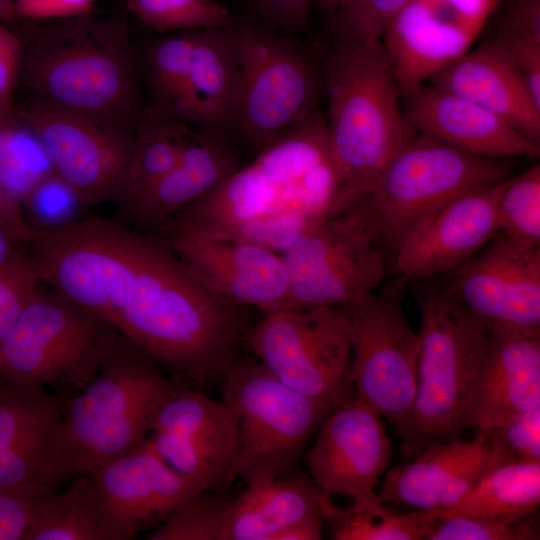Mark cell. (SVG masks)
<instances>
[{
  "mask_svg": "<svg viewBox=\"0 0 540 540\" xmlns=\"http://www.w3.org/2000/svg\"><path fill=\"white\" fill-rule=\"evenodd\" d=\"M237 86L232 26L196 30L186 80L169 117L230 135Z\"/></svg>",
  "mask_w": 540,
  "mask_h": 540,
  "instance_id": "f1b7e54d",
  "label": "cell"
},
{
  "mask_svg": "<svg viewBox=\"0 0 540 540\" xmlns=\"http://www.w3.org/2000/svg\"><path fill=\"white\" fill-rule=\"evenodd\" d=\"M25 540H110L88 473L62 493L52 491L40 500Z\"/></svg>",
  "mask_w": 540,
  "mask_h": 540,
  "instance_id": "1f68e13d",
  "label": "cell"
},
{
  "mask_svg": "<svg viewBox=\"0 0 540 540\" xmlns=\"http://www.w3.org/2000/svg\"><path fill=\"white\" fill-rule=\"evenodd\" d=\"M0 20L5 23L17 21L14 0H0Z\"/></svg>",
  "mask_w": 540,
  "mask_h": 540,
  "instance_id": "f907efd6",
  "label": "cell"
},
{
  "mask_svg": "<svg viewBox=\"0 0 540 540\" xmlns=\"http://www.w3.org/2000/svg\"><path fill=\"white\" fill-rule=\"evenodd\" d=\"M97 0H14L17 20L42 21L93 13Z\"/></svg>",
  "mask_w": 540,
  "mask_h": 540,
  "instance_id": "7dc6e473",
  "label": "cell"
},
{
  "mask_svg": "<svg viewBox=\"0 0 540 540\" xmlns=\"http://www.w3.org/2000/svg\"><path fill=\"white\" fill-rule=\"evenodd\" d=\"M403 109L413 132L491 159L537 158L540 143L484 107L422 83L403 92Z\"/></svg>",
  "mask_w": 540,
  "mask_h": 540,
  "instance_id": "7402d4cb",
  "label": "cell"
},
{
  "mask_svg": "<svg viewBox=\"0 0 540 540\" xmlns=\"http://www.w3.org/2000/svg\"><path fill=\"white\" fill-rule=\"evenodd\" d=\"M503 182L461 195L415 230L394 253L397 276L424 281L457 269L477 254L499 233Z\"/></svg>",
  "mask_w": 540,
  "mask_h": 540,
  "instance_id": "44dd1931",
  "label": "cell"
},
{
  "mask_svg": "<svg viewBox=\"0 0 540 540\" xmlns=\"http://www.w3.org/2000/svg\"><path fill=\"white\" fill-rule=\"evenodd\" d=\"M20 202L0 183V237L18 243H30L39 230L25 218Z\"/></svg>",
  "mask_w": 540,
  "mask_h": 540,
  "instance_id": "c3c4849f",
  "label": "cell"
},
{
  "mask_svg": "<svg viewBox=\"0 0 540 540\" xmlns=\"http://www.w3.org/2000/svg\"><path fill=\"white\" fill-rule=\"evenodd\" d=\"M320 5L326 9L333 10L342 0H318Z\"/></svg>",
  "mask_w": 540,
  "mask_h": 540,
  "instance_id": "816d5d0a",
  "label": "cell"
},
{
  "mask_svg": "<svg viewBox=\"0 0 540 540\" xmlns=\"http://www.w3.org/2000/svg\"><path fill=\"white\" fill-rule=\"evenodd\" d=\"M241 165L227 133L196 127L175 164L124 213L135 228L165 231L187 206Z\"/></svg>",
  "mask_w": 540,
  "mask_h": 540,
  "instance_id": "d4e9b609",
  "label": "cell"
},
{
  "mask_svg": "<svg viewBox=\"0 0 540 540\" xmlns=\"http://www.w3.org/2000/svg\"><path fill=\"white\" fill-rule=\"evenodd\" d=\"M345 210L344 185L318 110L181 211L168 229L255 243L280 254Z\"/></svg>",
  "mask_w": 540,
  "mask_h": 540,
  "instance_id": "7a4b0ae2",
  "label": "cell"
},
{
  "mask_svg": "<svg viewBox=\"0 0 540 540\" xmlns=\"http://www.w3.org/2000/svg\"><path fill=\"white\" fill-rule=\"evenodd\" d=\"M337 509L310 476L291 471L274 480L247 485L229 504L219 540H274L300 521L328 520Z\"/></svg>",
  "mask_w": 540,
  "mask_h": 540,
  "instance_id": "83f0119b",
  "label": "cell"
},
{
  "mask_svg": "<svg viewBox=\"0 0 540 540\" xmlns=\"http://www.w3.org/2000/svg\"><path fill=\"white\" fill-rule=\"evenodd\" d=\"M429 510L400 514L370 492L356 499L328 519L336 540H421L427 539L435 522Z\"/></svg>",
  "mask_w": 540,
  "mask_h": 540,
  "instance_id": "d6a6232c",
  "label": "cell"
},
{
  "mask_svg": "<svg viewBox=\"0 0 540 540\" xmlns=\"http://www.w3.org/2000/svg\"><path fill=\"white\" fill-rule=\"evenodd\" d=\"M510 176L511 167L503 159L477 156L412 132L353 206L382 249L394 254L448 203Z\"/></svg>",
  "mask_w": 540,
  "mask_h": 540,
  "instance_id": "52a82bcc",
  "label": "cell"
},
{
  "mask_svg": "<svg viewBox=\"0 0 540 540\" xmlns=\"http://www.w3.org/2000/svg\"><path fill=\"white\" fill-rule=\"evenodd\" d=\"M20 86L49 102L137 121L143 108L123 18L94 13L26 21Z\"/></svg>",
  "mask_w": 540,
  "mask_h": 540,
  "instance_id": "3957f363",
  "label": "cell"
},
{
  "mask_svg": "<svg viewBox=\"0 0 540 540\" xmlns=\"http://www.w3.org/2000/svg\"><path fill=\"white\" fill-rule=\"evenodd\" d=\"M539 503L540 461H520L491 469L451 507L429 511L435 519L468 516L513 522L532 514Z\"/></svg>",
  "mask_w": 540,
  "mask_h": 540,
  "instance_id": "f546056e",
  "label": "cell"
},
{
  "mask_svg": "<svg viewBox=\"0 0 540 540\" xmlns=\"http://www.w3.org/2000/svg\"><path fill=\"white\" fill-rule=\"evenodd\" d=\"M260 24L292 36L308 25L312 0H252Z\"/></svg>",
  "mask_w": 540,
  "mask_h": 540,
  "instance_id": "bcb514c9",
  "label": "cell"
},
{
  "mask_svg": "<svg viewBox=\"0 0 540 540\" xmlns=\"http://www.w3.org/2000/svg\"><path fill=\"white\" fill-rule=\"evenodd\" d=\"M119 334L55 291H38L0 342V377L24 389L83 388Z\"/></svg>",
  "mask_w": 540,
  "mask_h": 540,
  "instance_id": "30bf717a",
  "label": "cell"
},
{
  "mask_svg": "<svg viewBox=\"0 0 540 540\" xmlns=\"http://www.w3.org/2000/svg\"><path fill=\"white\" fill-rule=\"evenodd\" d=\"M54 487L27 484L0 487V540H25L36 507Z\"/></svg>",
  "mask_w": 540,
  "mask_h": 540,
  "instance_id": "ee69618b",
  "label": "cell"
},
{
  "mask_svg": "<svg viewBox=\"0 0 540 540\" xmlns=\"http://www.w3.org/2000/svg\"><path fill=\"white\" fill-rule=\"evenodd\" d=\"M508 462L540 461V405L485 429H475Z\"/></svg>",
  "mask_w": 540,
  "mask_h": 540,
  "instance_id": "b9f144b4",
  "label": "cell"
},
{
  "mask_svg": "<svg viewBox=\"0 0 540 540\" xmlns=\"http://www.w3.org/2000/svg\"><path fill=\"white\" fill-rule=\"evenodd\" d=\"M178 380L166 377L154 360L119 334L95 376L62 410L59 483L144 443L158 408Z\"/></svg>",
  "mask_w": 540,
  "mask_h": 540,
  "instance_id": "5b68a950",
  "label": "cell"
},
{
  "mask_svg": "<svg viewBox=\"0 0 540 540\" xmlns=\"http://www.w3.org/2000/svg\"><path fill=\"white\" fill-rule=\"evenodd\" d=\"M28 255L41 283L106 321L176 378H221L246 336L242 307L203 285L168 240L88 217L40 229Z\"/></svg>",
  "mask_w": 540,
  "mask_h": 540,
  "instance_id": "6da1fadb",
  "label": "cell"
},
{
  "mask_svg": "<svg viewBox=\"0 0 540 540\" xmlns=\"http://www.w3.org/2000/svg\"><path fill=\"white\" fill-rule=\"evenodd\" d=\"M499 234L540 246V165L503 182L498 200Z\"/></svg>",
  "mask_w": 540,
  "mask_h": 540,
  "instance_id": "74e56055",
  "label": "cell"
},
{
  "mask_svg": "<svg viewBox=\"0 0 540 540\" xmlns=\"http://www.w3.org/2000/svg\"><path fill=\"white\" fill-rule=\"evenodd\" d=\"M238 86L230 135L260 151L317 111L321 80L301 45L263 25L234 23Z\"/></svg>",
  "mask_w": 540,
  "mask_h": 540,
  "instance_id": "9c48e42d",
  "label": "cell"
},
{
  "mask_svg": "<svg viewBox=\"0 0 540 540\" xmlns=\"http://www.w3.org/2000/svg\"><path fill=\"white\" fill-rule=\"evenodd\" d=\"M39 277L29 256L0 259V342L37 294Z\"/></svg>",
  "mask_w": 540,
  "mask_h": 540,
  "instance_id": "7bdbcfd3",
  "label": "cell"
},
{
  "mask_svg": "<svg viewBox=\"0 0 540 540\" xmlns=\"http://www.w3.org/2000/svg\"><path fill=\"white\" fill-rule=\"evenodd\" d=\"M88 474L110 540L133 538L207 490L174 470L146 440Z\"/></svg>",
  "mask_w": 540,
  "mask_h": 540,
  "instance_id": "e0dca14e",
  "label": "cell"
},
{
  "mask_svg": "<svg viewBox=\"0 0 540 540\" xmlns=\"http://www.w3.org/2000/svg\"><path fill=\"white\" fill-rule=\"evenodd\" d=\"M445 275V289L487 333L540 334V246L498 233Z\"/></svg>",
  "mask_w": 540,
  "mask_h": 540,
  "instance_id": "9a60e30c",
  "label": "cell"
},
{
  "mask_svg": "<svg viewBox=\"0 0 540 540\" xmlns=\"http://www.w3.org/2000/svg\"><path fill=\"white\" fill-rule=\"evenodd\" d=\"M195 128L149 107L142 110L135 124L128 168L115 200L122 212L171 169Z\"/></svg>",
  "mask_w": 540,
  "mask_h": 540,
  "instance_id": "4dcf8cb0",
  "label": "cell"
},
{
  "mask_svg": "<svg viewBox=\"0 0 540 540\" xmlns=\"http://www.w3.org/2000/svg\"><path fill=\"white\" fill-rule=\"evenodd\" d=\"M540 405V334L487 335L467 428L485 429Z\"/></svg>",
  "mask_w": 540,
  "mask_h": 540,
  "instance_id": "4316f807",
  "label": "cell"
},
{
  "mask_svg": "<svg viewBox=\"0 0 540 540\" xmlns=\"http://www.w3.org/2000/svg\"><path fill=\"white\" fill-rule=\"evenodd\" d=\"M194 497L151 532L149 540H219L230 502L220 498Z\"/></svg>",
  "mask_w": 540,
  "mask_h": 540,
  "instance_id": "f35d334b",
  "label": "cell"
},
{
  "mask_svg": "<svg viewBox=\"0 0 540 540\" xmlns=\"http://www.w3.org/2000/svg\"><path fill=\"white\" fill-rule=\"evenodd\" d=\"M237 433L234 456L220 485L255 484L293 471L329 413L275 378L257 359L238 358L222 380V400Z\"/></svg>",
  "mask_w": 540,
  "mask_h": 540,
  "instance_id": "ba28073f",
  "label": "cell"
},
{
  "mask_svg": "<svg viewBox=\"0 0 540 540\" xmlns=\"http://www.w3.org/2000/svg\"><path fill=\"white\" fill-rule=\"evenodd\" d=\"M127 11L162 34L203 29H226L235 23L215 0H124Z\"/></svg>",
  "mask_w": 540,
  "mask_h": 540,
  "instance_id": "8d00e7d4",
  "label": "cell"
},
{
  "mask_svg": "<svg viewBox=\"0 0 540 540\" xmlns=\"http://www.w3.org/2000/svg\"><path fill=\"white\" fill-rule=\"evenodd\" d=\"M146 441L174 470L208 489L220 485L237 433L222 401L177 384L158 408Z\"/></svg>",
  "mask_w": 540,
  "mask_h": 540,
  "instance_id": "d6986e66",
  "label": "cell"
},
{
  "mask_svg": "<svg viewBox=\"0 0 540 540\" xmlns=\"http://www.w3.org/2000/svg\"><path fill=\"white\" fill-rule=\"evenodd\" d=\"M53 173L35 132L17 114L0 115V183L20 203Z\"/></svg>",
  "mask_w": 540,
  "mask_h": 540,
  "instance_id": "836d02e7",
  "label": "cell"
},
{
  "mask_svg": "<svg viewBox=\"0 0 540 540\" xmlns=\"http://www.w3.org/2000/svg\"><path fill=\"white\" fill-rule=\"evenodd\" d=\"M538 520L531 514L513 522L468 516L436 519L429 540H535L539 539Z\"/></svg>",
  "mask_w": 540,
  "mask_h": 540,
  "instance_id": "ab89813d",
  "label": "cell"
},
{
  "mask_svg": "<svg viewBox=\"0 0 540 540\" xmlns=\"http://www.w3.org/2000/svg\"><path fill=\"white\" fill-rule=\"evenodd\" d=\"M62 408L45 389H24L0 377V487H56Z\"/></svg>",
  "mask_w": 540,
  "mask_h": 540,
  "instance_id": "cb8c5ba5",
  "label": "cell"
},
{
  "mask_svg": "<svg viewBox=\"0 0 540 540\" xmlns=\"http://www.w3.org/2000/svg\"><path fill=\"white\" fill-rule=\"evenodd\" d=\"M398 277L344 307L350 325L355 397L385 418L397 434L417 389L418 336L405 316Z\"/></svg>",
  "mask_w": 540,
  "mask_h": 540,
  "instance_id": "4fadbf2b",
  "label": "cell"
},
{
  "mask_svg": "<svg viewBox=\"0 0 540 540\" xmlns=\"http://www.w3.org/2000/svg\"><path fill=\"white\" fill-rule=\"evenodd\" d=\"M306 455L310 478L327 495L352 499L374 491L391 456L382 417L356 397L333 408Z\"/></svg>",
  "mask_w": 540,
  "mask_h": 540,
  "instance_id": "ffe728a7",
  "label": "cell"
},
{
  "mask_svg": "<svg viewBox=\"0 0 540 540\" xmlns=\"http://www.w3.org/2000/svg\"><path fill=\"white\" fill-rule=\"evenodd\" d=\"M411 0H342L332 11L340 38L379 41Z\"/></svg>",
  "mask_w": 540,
  "mask_h": 540,
  "instance_id": "60d3db41",
  "label": "cell"
},
{
  "mask_svg": "<svg viewBox=\"0 0 540 540\" xmlns=\"http://www.w3.org/2000/svg\"><path fill=\"white\" fill-rule=\"evenodd\" d=\"M195 31L164 34L145 49L143 69L151 109L170 116L184 86Z\"/></svg>",
  "mask_w": 540,
  "mask_h": 540,
  "instance_id": "e575fe53",
  "label": "cell"
},
{
  "mask_svg": "<svg viewBox=\"0 0 540 540\" xmlns=\"http://www.w3.org/2000/svg\"><path fill=\"white\" fill-rule=\"evenodd\" d=\"M325 87L329 149L343 181L347 210L370 190L413 131L381 40L340 38L328 61Z\"/></svg>",
  "mask_w": 540,
  "mask_h": 540,
  "instance_id": "277c9868",
  "label": "cell"
},
{
  "mask_svg": "<svg viewBox=\"0 0 540 540\" xmlns=\"http://www.w3.org/2000/svg\"><path fill=\"white\" fill-rule=\"evenodd\" d=\"M413 460L389 470L379 498L418 510H443L459 501L491 469L508 463L482 436L432 440Z\"/></svg>",
  "mask_w": 540,
  "mask_h": 540,
  "instance_id": "603a6c76",
  "label": "cell"
},
{
  "mask_svg": "<svg viewBox=\"0 0 540 540\" xmlns=\"http://www.w3.org/2000/svg\"><path fill=\"white\" fill-rule=\"evenodd\" d=\"M501 0H411L381 38L403 92L473 47Z\"/></svg>",
  "mask_w": 540,
  "mask_h": 540,
  "instance_id": "2e32d148",
  "label": "cell"
},
{
  "mask_svg": "<svg viewBox=\"0 0 540 540\" xmlns=\"http://www.w3.org/2000/svg\"><path fill=\"white\" fill-rule=\"evenodd\" d=\"M323 519L300 521L280 532L274 540H319L322 538Z\"/></svg>",
  "mask_w": 540,
  "mask_h": 540,
  "instance_id": "681fc988",
  "label": "cell"
},
{
  "mask_svg": "<svg viewBox=\"0 0 540 540\" xmlns=\"http://www.w3.org/2000/svg\"><path fill=\"white\" fill-rule=\"evenodd\" d=\"M0 20V115L16 114V90L20 86L22 44L18 33Z\"/></svg>",
  "mask_w": 540,
  "mask_h": 540,
  "instance_id": "f6af8a7d",
  "label": "cell"
},
{
  "mask_svg": "<svg viewBox=\"0 0 540 540\" xmlns=\"http://www.w3.org/2000/svg\"><path fill=\"white\" fill-rule=\"evenodd\" d=\"M246 342L275 378L329 412L355 397L351 331L344 307L266 313Z\"/></svg>",
  "mask_w": 540,
  "mask_h": 540,
  "instance_id": "8fae6325",
  "label": "cell"
},
{
  "mask_svg": "<svg viewBox=\"0 0 540 540\" xmlns=\"http://www.w3.org/2000/svg\"><path fill=\"white\" fill-rule=\"evenodd\" d=\"M427 83L484 107L540 142V103L492 38L472 47Z\"/></svg>",
  "mask_w": 540,
  "mask_h": 540,
  "instance_id": "484cf974",
  "label": "cell"
},
{
  "mask_svg": "<svg viewBox=\"0 0 540 540\" xmlns=\"http://www.w3.org/2000/svg\"><path fill=\"white\" fill-rule=\"evenodd\" d=\"M416 294L420 311L417 389L398 433L405 457L432 440H460L474 401L488 333L444 286Z\"/></svg>",
  "mask_w": 540,
  "mask_h": 540,
  "instance_id": "8992f818",
  "label": "cell"
},
{
  "mask_svg": "<svg viewBox=\"0 0 540 540\" xmlns=\"http://www.w3.org/2000/svg\"><path fill=\"white\" fill-rule=\"evenodd\" d=\"M165 232L177 256L212 292L265 314L289 307V279L280 253L239 239Z\"/></svg>",
  "mask_w": 540,
  "mask_h": 540,
  "instance_id": "ac0fdd59",
  "label": "cell"
},
{
  "mask_svg": "<svg viewBox=\"0 0 540 540\" xmlns=\"http://www.w3.org/2000/svg\"><path fill=\"white\" fill-rule=\"evenodd\" d=\"M492 39L531 89L540 86V0H508Z\"/></svg>",
  "mask_w": 540,
  "mask_h": 540,
  "instance_id": "d590c367",
  "label": "cell"
},
{
  "mask_svg": "<svg viewBox=\"0 0 540 540\" xmlns=\"http://www.w3.org/2000/svg\"><path fill=\"white\" fill-rule=\"evenodd\" d=\"M16 114L39 138L53 173L81 204L116 200L130 161L136 121L64 107L34 95Z\"/></svg>",
  "mask_w": 540,
  "mask_h": 540,
  "instance_id": "7c38bea8",
  "label": "cell"
},
{
  "mask_svg": "<svg viewBox=\"0 0 540 540\" xmlns=\"http://www.w3.org/2000/svg\"><path fill=\"white\" fill-rule=\"evenodd\" d=\"M289 307H346L375 292L385 277V251L354 206L322 218L281 254Z\"/></svg>",
  "mask_w": 540,
  "mask_h": 540,
  "instance_id": "5bb4252c",
  "label": "cell"
}]
</instances>
